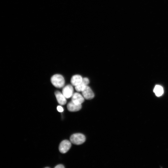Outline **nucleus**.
Masks as SVG:
<instances>
[{
  "label": "nucleus",
  "mask_w": 168,
  "mask_h": 168,
  "mask_svg": "<svg viewBox=\"0 0 168 168\" xmlns=\"http://www.w3.org/2000/svg\"><path fill=\"white\" fill-rule=\"evenodd\" d=\"M67 108L70 111L75 112L80 110L81 109L82 105L75 103L71 101L68 103Z\"/></svg>",
  "instance_id": "nucleus-8"
},
{
  "label": "nucleus",
  "mask_w": 168,
  "mask_h": 168,
  "mask_svg": "<svg viewBox=\"0 0 168 168\" xmlns=\"http://www.w3.org/2000/svg\"><path fill=\"white\" fill-rule=\"evenodd\" d=\"M86 138L83 134L80 133L75 134L70 137L71 142L76 145H80L84 143L85 141Z\"/></svg>",
  "instance_id": "nucleus-2"
},
{
  "label": "nucleus",
  "mask_w": 168,
  "mask_h": 168,
  "mask_svg": "<svg viewBox=\"0 0 168 168\" xmlns=\"http://www.w3.org/2000/svg\"><path fill=\"white\" fill-rule=\"evenodd\" d=\"M89 83V80L88 78H84L82 82L75 87L76 90L78 92H82L88 86Z\"/></svg>",
  "instance_id": "nucleus-9"
},
{
  "label": "nucleus",
  "mask_w": 168,
  "mask_h": 168,
  "mask_svg": "<svg viewBox=\"0 0 168 168\" xmlns=\"http://www.w3.org/2000/svg\"><path fill=\"white\" fill-rule=\"evenodd\" d=\"M71 142L65 140L63 141L60 144L59 146L60 151L62 153H67L70 149L71 146Z\"/></svg>",
  "instance_id": "nucleus-3"
},
{
  "label": "nucleus",
  "mask_w": 168,
  "mask_h": 168,
  "mask_svg": "<svg viewBox=\"0 0 168 168\" xmlns=\"http://www.w3.org/2000/svg\"><path fill=\"white\" fill-rule=\"evenodd\" d=\"M71 97V101L77 104H82L84 101L83 96L77 93H74Z\"/></svg>",
  "instance_id": "nucleus-6"
},
{
  "label": "nucleus",
  "mask_w": 168,
  "mask_h": 168,
  "mask_svg": "<svg viewBox=\"0 0 168 168\" xmlns=\"http://www.w3.org/2000/svg\"><path fill=\"white\" fill-rule=\"evenodd\" d=\"M74 89L71 85H68L64 87L62 91V93L67 98H69L74 94Z\"/></svg>",
  "instance_id": "nucleus-5"
},
{
  "label": "nucleus",
  "mask_w": 168,
  "mask_h": 168,
  "mask_svg": "<svg viewBox=\"0 0 168 168\" xmlns=\"http://www.w3.org/2000/svg\"><path fill=\"white\" fill-rule=\"evenodd\" d=\"M57 110L59 112H62L64 111L63 108L61 106H59L57 107Z\"/></svg>",
  "instance_id": "nucleus-12"
},
{
  "label": "nucleus",
  "mask_w": 168,
  "mask_h": 168,
  "mask_svg": "<svg viewBox=\"0 0 168 168\" xmlns=\"http://www.w3.org/2000/svg\"><path fill=\"white\" fill-rule=\"evenodd\" d=\"M51 82L55 87L59 88L63 87L65 82L64 77L59 74L53 75L51 78Z\"/></svg>",
  "instance_id": "nucleus-1"
},
{
  "label": "nucleus",
  "mask_w": 168,
  "mask_h": 168,
  "mask_svg": "<svg viewBox=\"0 0 168 168\" xmlns=\"http://www.w3.org/2000/svg\"><path fill=\"white\" fill-rule=\"evenodd\" d=\"M83 78L79 75H75L71 78V82L72 84L75 87L80 84L82 81Z\"/></svg>",
  "instance_id": "nucleus-10"
},
{
  "label": "nucleus",
  "mask_w": 168,
  "mask_h": 168,
  "mask_svg": "<svg viewBox=\"0 0 168 168\" xmlns=\"http://www.w3.org/2000/svg\"><path fill=\"white\" fill-rule=\"evenodd\" d=\"M55 95L58 102L60 104L63 105L67 103V98L62 93L58 91L55 92Z\"/></svg>",
  "instance_id": "nucleus-7"
},
{
  "label": "nucleus",
  "mask_w": 168,
  "mask_h": 168,
  "mask_svg": "<svg viewBox=\"0 0 168 168\" xmlns=\"http://www.w3.org/2000/svg\"><path fill=\"white\" fill-rule=\"evenodd\" d=\"M82 95L87 100L92 99L94 97V94L91 88L87 86L82 91Z\"/></svg>",
  "instance_id": "nucleus-4"
},
{
  "label": "nucleus",
  "mask_w": 168,
  "mask_h": 168,
  "mask_svg": "<svg viewBox=\"0 0 168 168\" xmlns=\"http://www.w3.org/2000/svg\"><path fill=\"white\" fill-rule=\"evenodd\" d=\"M153 91L157 97H160L162 96L163 93V90L162 87L158 85L155 86Z\"/></svg>",
  "instance_id": "nucleus-11"
},
{
  "label": "nucleus",
  "mask_w": 168,
  "mask_h": 168,
  "mask_svg": "<svg viewBox=\"0 0 168 168\" xmlns=\"http://www.w3.org/2000/svg\"><path fill=\"white\" fill-rule=\"evenodd\" d=\"M55 168H65L64 166L62 164H59L58 165L55 167Z\"/></svg>",
  "instance_id": "nucleus-13"
}]
</instances>
